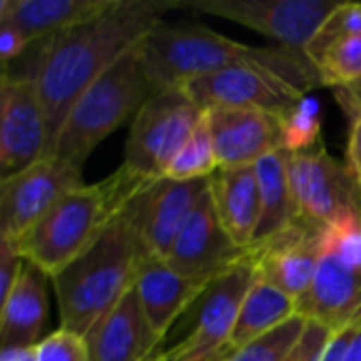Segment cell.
Wrapping results in <instances>:
<instances>
[{"instance_id":"6da1fadb","label":"cell","mask_w":361,"mask_h":361,"mask_svg":"<svg viewBox=\"0 0 361 361\" xmlns=\"http://www.w3.org/2000/svg\"><path fill=\"white\" fill-rule=\"evenodd\" d=\"M171 8H180V2L118 0L110 11L44 38L30 78L47 114L51 148L76 99Z\"/></svg>"},{"instance_id":"7a4b0ae2","label":"cell","mask_w":361,"mask_h":361,"mask_svg":"<svg viewBox=\"0 0 361 361\" xmlns=\"http://www.w3.org/2000/svg\"><path fill=\"white\" fill-rule=\"evenodd\" d=\"M142 55L154 91L182 87L197 76L228 68L264 70L302 93L319 85L315 68L302 55L281 47L267 49L237 42L203 23H167L163 19L142 40Z\"/></svg>"},{"instance_id":"3957f363","label":"cell","mask_w":361,"mask_h":361,"mask_svg":"<svg viewBox=\"0 0 361 361\" xmlns=\"http://www.w3.org/2000/svg\"><path fill=\"white\" fill-rule=\"evenodd\" d=\"M150 258L131 212V203L66 269L51 277L61 328L85 336L135 286Z\"/></svg>"},{"instance_id":"277c9868","label":"cell","mask_w":361,"mask_h":361,"mask_svg":"<svg viewBox=\"0 0 361 361\" xmlns=\"http://www.w3.org/2000/svg\"><path fill=\"white\" fill-rule=\"evenodd\" d=\"M152 180L121 165L95 184L70 190L40 224L15 247L23 260L55 277L78 258L104 228L137 197Z\"/></svg>"},{"instance_id":"5b68a950","label":"cell","mask_w":361,"mask_h":361,"mask_svg":"<svg viewBox=\"0 0 361 361\" xmlns=\"http://www.w3.org/2000/svg\"><path fill=\"white\" fill-rule=\"evenodd\" d=\"M142 42L114 61L72 106L51 154L82 169L91 152L154 95Z\"/></svg>"},{"instance_id":"8992f818","label":"cell","mask_w":361,"mask_h":361,"mask_svg":"<svg viewBox=\"0 0 361 361\" xmlns=\"http://www.w3.org/2000/svg\"><path fill=\"white\" fill-rule=\"evenodd\" d=\"M361 313V212H349L326 226L322 256L298 315L332 332Z\"/></svg>"},{"instance_id":"52a82bcc","label":"cell","mask_w":361,"mask_h":361,"mask_svg":"<svg viewBox=\"0 0 361 361\" xmlns=\"http://www.w3.org/2000/svg\"><path fill=\"white\" fill-rule=\"evenodd\" d=\"M203 116L205 110L184 87L157 91L131 121L123 165L148 180L165 178Z\"/></svg>"},{"instance_id":"ba28073f","label":"cell","mask_w":361,"mask_h":361,"mask_svg":"<svg viewBox=\"0 0 361 361\" xmlns=\"http://www.w3.org/2000/svg\"><path fill=\"white\" fill-rule=\"evenodd\" d=\"M82 186V169L47 154L19 173L0 180V239L17 245L74 188Z\"/></svg>"},{"instance_id":"9c48e42d","label":"cell","mask_w":361,"mask_h":361,"mask_svg":"<svg viewBox=\"0 0 361 361\" xmlns=\"http://www.w3.org/2000/svg\"><path fill=\"white\" fill-rule=\"evenodd\" d=\"M254 277L256 271L247 250L235 267L205 290L192 332L173 349L159 353V357L163 361H231L228 343Z\"/></svg>"},{"instance_id":"30bf717a","label":"cell","mask_w":361,"mask_h":361,"mask_svg":"<svg viewBox=\"0 0 361 361\" xmlns=\"http://www.w3.org/2000/svg\"><path fill=\"white\" fill-rule=\"evenodd\" d=\"M338 6L334 0H192L180 8L224 17L241 23L275 42L281 49L305 57V49ZM307 59V57H305ZM309 61V59H307Z\"/></svg>"},{"instance_id":"8fae6325","label":"cell","mask_w":361,"mask_h":361,"mask_svg":"<svg viewBox=\"0 0 361 361\" xmlns=\"http://www.w3.org/2000/svg\"><path fill=\"white\" fill-rule=\"evenodd\" d=\"M290 182L298 220L330 226L349 212H361V190L319 142L307 152H290Z\"/></svg>"},{"instance_id":"7c38bea8","label":"cell","mask_w":361,"mask_h":361,"mask_svg":"<svg viewBox=\"0 0 361 361\" xmlns=\"http://www.w3.org/2000/svg\"><path fill=\"white\" fill-rule=\"evenodd\" d=\"M51 152L47 114L30 76L2 72L0 80V180Z\"/></svg>"},{"instance_id":"4fadbf2b","label":"cell","mask_w":361,"mask_h":361,"mask_svg":"<svg viewBox=\"0 0 361 361\" xmlns=\"http://www.w3.org/2000/svg\"><path fill=\"white\" fill-rule=\"evenodd\" d=\"M186 93L203 108H250L271 114H286L307 93L288 80L256 68H228L197 76L182 85Z\"/></svg>"},{"instance_id":"5bb4252c","label":"cell","mask_w":361,"mask_h":361,"mask_svg":"<svg viewBox=\"0 0 361 361\" xmlns=\"http://www.w3.org/2000/svg\"><path fill=\"white\" fill-rule=\"evenodd\" d=\"M207 180H171L159 178L148 182L131 201L137 233L152 258L165 260L195 212L199 199L207 192Z\"/></svg>"},{"instance_id":"9a60e30c","label":"cell","mask_w":361,"mask_h":361,"mask_svg":"<svg viewBox=\"0 0 361 361\" xmlns=\"http://www.w3.org/2000/svg\"><path fill=\"white\" fill-rule=\"evenodd\" d=\"M326 226L305 220L294 222L277 237L250 250L256 277L273 283L296 302H300L315 279L322 256Z\"/></svg>"},{"instance_id":"2e32d148","label":"cell","mask_w":361,"mask_h":361,"mask_svg":"<svg viewBox=\"0 0 361 361\" xmlns=\"http://www.w3.org/2000/svg\"><path fill=\"white\" fill-rule=\"evenodd\" d=\"M245 254L247 252L239 250L224 231L207 188L186 220L165 262L186 277L212 283L235 267Z\"/></svg>"},{"instance_id":"e0dca14e","label":"cell","mask_w":361,"mask_h":361,"mask_svg":"<svg viewBox=\"0 0 361 361\" xmlns=\"http://www.w3.org/2000/svg\"><path fill=\"white\" fill-rule=\"evenodd\" d=\"M207 125L218 169L250 167L275 150H283L277 114L250 108H207Z\"/></svg>"},{"instance_id":"ac0fdd59","label":"cell","mask_w":361,"mask_h":361,"mask_svg":"<svg viewBox=\"0 0 361 361\" xmlns=\"http://www.w3.org/2000/svg\"><path fill=\"white\" fill-rule=\"evenodd\" d=\"M89 361H150L163 338L152 330L135 286L85 334Z\"/></svg>"},{"instance_id":"d6986e66","label":"cell","mask_w":361,"mask_h":361,"mask_svg":"<svg viewBox=\"0 0 361 361\" xmlns=\"http://www.w3.org/2000/svg\"><path fill=\"white\" fill-rule=\"evenodd\" d=\"M209 281L192 279L176 269H171L161 258H146L142 271L135 281V290L142 302V309L152 326V330L165 341L167 332L176 324V319L199 300Z\"/></svg>"},{"instance_id":"ffe728a7","label":"cell","mask_w":361,"mask_h":361,"mask_svg":"<svg viewBox=\"0 0 361 361\" xmlns=\"http://www.w3.org/2000/svg\"><path fill=\"white\" fill-rule=\"evenodd\" d=\"M216 214L239 250H252L260 224V182L256 165L218 169L209 178Z\"/></svg>"},{"instance_id":"44dd1931","label":"cell","mask_w":361,"mask_h":361,"mask_svg":"<svg viewBox=\"0 0 361 361\" xmlns=\"http://www.w3.org/2000/svg\"><path fill=\"white\" fill-rule=\"evenodd\" d=\"M51 277L25 260L23 271L6 300L0 305V343L2 347L38 345L49 313L47 283Z\"/></svg>"},{"instance_id":"7402d4cb","label":"cell","mask_w":361,"mask_h":361,"mask_svg":"<svg viewBox=\"0 0 361 361\" xmlns=\"http://www.w3.org/2000/svg\"><path fill=\"white\" fill-rule=\"evenodd\" d=\"M118 0H0V23L15 25L30 42L49 38L110 11Z\"/></svg>"},{"instance_id":"603a6c76","label":"cell","mask_w":361,"mask_h":361,"mask_svg":"<svg viewBox=\"0 0 361 361\" xmlns=\"http://www.w3.org/2000/svg\"><path fill=\"white\" fill-rule=\"evenodd\" d=\"M260 182V224L254 237V245H260L298 222V209L290 182V152L275 150L256 163ZM252 245V247H254Z\"/></svg>"},{"instance_id":"cb8c5ba5","label":"cell","mask_w":361,"mask_h":361,"mask_svg":"<svg viewBox=\"0 0 361 361\" xmlns=\"http://www.w3.org/2000/svg\"><path fill=\"white\" fill-rule=\"evenodd\" d=\"M294 315H298V302L292 296H288L273 283L254 277L228 343L231 360L239 349L283 326Z\"/></svg>"},{"instance_id":"d4e9b609","label":"cell","mask_w":361,"mask_h":361,"mask_svg":"<svg viewBox=\"0 0 361 361\" xmlns=\"http://www.w3.org/2000/svg\"><path fill=\"white\" fill-rule=\"evenodd\" d=\"M216 171H218V159H216V150H214V142H212V133L207 125V114H205L201 123L197 125V129L192 131L190 140L182 146V150L171 161L165 178L182 180V182L207 180Z\"/></svg>"},{"instance_id":"484cf974","label":"cell","mask_w":361,"mask_h":361,"mask_svg":"<svg viewBox=\"0 0 361 361\" xmlns=\"http://www.w3.org/2000/svg\"><path fill=\"white\" fill-rule=\"evenodd\" d=\"M319 85L324 87H360L361 85V34L332 44L315 63Z\"/></svg>"},{"instance_id":"4316f807","label":"cell","mask_w":361,"mask_h":361,"mask_svg":"<svg viewBox=\"0 0 361 361\" xmlns=\"http://www.w3.org/2000/svg\"><path fill=\"white\" fill-rule=\"evenodd\" d=\"M279 121H281L283 150H288L292 154L294 152H307L319 144L322 106L315 97L305 95L286 114H281Z\"/></svg>"},{"instance_id":"83f0119b","label":"cell","mask_w":361,"mask_h":361,"mask_svg":"<svg viewBox=\"0 0 361 361\" xmlns=\"http://www.w3.org/2000/svg\"><path fill=\"white\" fill-rule=\"evenodd\" d=\"M361 34V2H338V6L330 13V17L315 32L311 42L305 49V57L315 68L319 57L338 40Z\"/></svg>"},{"instance_id":"f1b7e54d","label":"cell","mask_w":361,"mask_h":361,"mask_svg":"<svg viewBox=\"0 0 361 361\" xmlns=\"http://www.w3.org/2000/svg\"><path fill=\"white\" fill-rule=\"evenodd\" d=\"M305 328L307 319L302 315H294L283 326L239 349L231 361H283L300 341Z\"/></svg>"},{"instance_id":"f546056e","label":"cell","mask_w":361,"mask_h":361,"mask_svg":"<svg viewBox=\"0 0 361 361\" xmlns=\"http://www.w3.org/2000/svg\"><path fill=\"white\" fill-rule=\"evenodd\" d=\"M336 102L347 116L345 167L361 190V91L357 87L336 89Z\"/></svg>"},{"instance_id":"4dcf8cb0","label":"cell","mask_w":361,"mask_h":361,"mask_svg":"<svg viewBox=\"0 0 361 361\" xmlns=\"http://www.w3.org/2000/svg\"><path fill=\"white\" fill-rule=\"evenodd\" d=\"M38 361H89L85 336L59 328L44 336L38 345Z\"/></svg>"},{"instance_id":"1f68e13d","label":"cell","mask_w":361,"mask_h":361,"mask_svg":"<svg viewBox=\"0 0 361 361\" xmlns=\"http://www.w3.org/2000/svg\"><path fill=\"white\" fill-rule=\"evenodd\" d=\"M330 336H332L330 328L307 319V328H305L300 341L296 343V347L288 353V357L283 361H319L326 351Z\"/></svg>"},{"instance_id":"d6a6232c","label":"cell","mask_w":361,"mask_h":361,"mask_svg":"<svg viewBox=\"0 0 361 361\" xmlns=\"http://www.w3.org/2000/svg\"><path fill=\"white\" fill-rule=\"evenodd\" d=\"M23 264H25V260L21 258L17 247L11 241L0 239V305L6 300L13 286L17 283V279L23 271Z\"/></svg>"},{"instance_id":"836d02e7","label":"cell","mask_w":361,"mask_h":361,"mask_svg":"<svg viewBox=\"0 0 361 361\" xmlns=\"http://www.w3.org/2000/svg\"><path fill=\"white\" fill-rule=\"evenodd\" d=\"M30 44V40L11 23H0V59H2V68H8V63L13 59H17L25 47Z\"/></svg>"},{"instance_id":"e575fe53","label":"cell","mask_w":361,"mask_h":361,"mask_svg":"<svg viewBox=\"0 0 361 361\" xmlns=\"http://www.w3.org/2000/svg\"><path fill=\"white\" fill-rule=\"evenodd\" d=\"M351 334H353V322L334 330L328 345H326V351L322 355L319 361H343L345 360V353H347V347H349V341H351Z\"/></svg>"},{"instance_id":"d590c367","label":"cell","mask_w":361,"mask_h":361,"mask_svg":"<svg viewBox=\"0 0 361 361\" xmlns=\"http://www.w3.org/2000/svg\"><path fill=\"white\" fill-rule=\"evenodd\" d=\"M0 361H38L36 345H23V347H2Z\"/></svg>"},{"instance_id":"8d00e7d4","label":"cell","mask_w":361,"mask_h":361,"mask_svg":"<svg viewBox=\"0 0 361 361\" xmlns=\"http://www.w3.org/2000/svg\"><path fill=\"white\" fill-rule=\"evenodd\" d=\"M343 361H361V313L353 319V334Z\"/></svg>"},{"instance_id":"74e56055","label":"cell","mask_w":361,"mask_h":361,"mask_svg":"<svg viewBox=\"0 0 361 361\" xmlns=\"http://www.w3.org/2000/svg\"><path fill=\"white\" fill-rule=\"evenodd\" d=\"M150 361H163V360H161V357L157 355V357H152V360H150Z\"/></svg>"},{"instance_id":"f35d334b","label":"cell","mask_w":361,"mask_h":361,"mask_svg":"<svg viewBox=\"0 0 361 361\" xmlns=\"http://www.w3.org/2000/svg\"><path fill=\"white\" fill-rule=\"evenodd\" d=\"M360 89H361V85H360Z\"/></svg>"}]
</instances>
